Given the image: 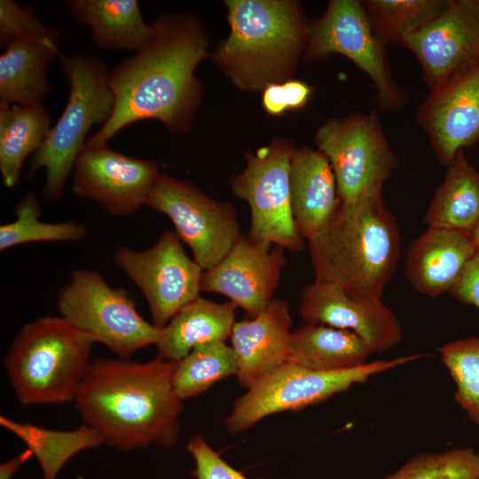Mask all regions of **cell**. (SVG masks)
Here are the masks:
<instances>
[{
  "label": "cell",
  "mask_w": 479,
  "mask_h": 479,
  "mask_svg": "<svg viewBox=\"0 0 479 479\" xmlns=\"http://www.w3.org/2000/svg\"><path fill=\"white\" fill-rule=\"evenodd\" d=\"M151 25L149 41L109 70L114 111L85 146L107 145L121 130L142 120L160 121L174 134L191 129L203 93L195 69L209 56L207 33L189 12L164 13Z\"/></svg>",
  "instance_id": "cell-1"
},
{
  "label": "cell",
  "mask_w": 479,
  "mask_h": 479,
  "mask_svg": "<svg viewBox=\"0 0 479 479\" xmlns=\"http://www.w3.org/2000/svg\"><path fill=\"white\" fill-rule=\"evenodd\" d=\"M177 361L99 357L90 361L75 402L85 424L122 451L171 448L179 438L183 400L173 378Z\"/></svg>",
  "instance_id": "cell-2"
},
{
  "label": "cell",
  "mask_w": 479,
  "mask_h": 479,
  "mask_svg": "<svg viewBox=\"0 0 479 479\" xmlns=\"http://www.w3.org/2000/svg\"><path fill=\"white\" fill-rule=\"evenodd\" d=\"M396 217L378 185L341 203L330 223L308 240L315 279L334 283L352 297L381 300L400 256Z\"/></svg>",
  "instance_id": "cell-3"
},
{
  "label": "cell",
  "mask_w": 479,
  "mask_h": 479,
  "mask_svg": "<svg viewBox=\"0 0 479 479\" xmlns=\"http://www.w3.org/2000/svg\"><path fill=\"white\" fill-rule=\"evenodd\" d=\"M230 32L211 58L236 88L263 90L292 79L310 22L294 0H226Z\"/></svg>",
  "instance_id": "cell-4"
},
{
  "label": "cell",
  "mask_w": 479,
  "mask_h": 479,
  "mask_svg": "<svg viewBox=\"0 0 479 479\" xmlns=\"http://www.w3.org/2000/svg\"><path fill=\"white\" fill-rule=\"evenodd\" d=\"M95 343L61 316L27 324L4 358L10 384L22 404H56L74 400L90 365Z\"/></svg>",
  "instance_id": "cell-5"
},
{
  "label": "cell",
  "mask_w": 479,
  "mask_h": 479,
  "mask_svg": "<svg viewBox=\"0 0 479 479\" xmlns=\"http://www.w3.org/2000/svg\"><path fill=\"white\" fill-rule=\"evenodd\" d=\"M59 61L69 83L68 100L43 144L34 153L29 171L32 176L40 169H45L43 193L51 200L61 197L90 128L94 124L102 126L114 107L109 70L101 60L74 53L60 55Z\"/></svg>",
  "instance_id": "cell-6"
},
{
  "label": "cell",
  "mask_w": 479,
  "mask_h": 479,
  "mask_svg": "<svg viewBox=\"0 0 479 479\" xmlns=\"http://www.w3.org/2000/svg\"><path fill=\"white\" fill-rule=\"evenodd\" d=\"M424 357L426 355L412 354L389 360L367 361L336 372L312 371L286 362L234 401L224 426L231 434L241 433L269 415L319 404L378 373Z\"/></svg>",
  "instance_id": "cell-7"
},
{
  "label": "cell",
  "mask_w": 479,
  "mask_h": 479,
  "mask_svg": "<svg viewBox=\"0 0 479 479\" xmlns=\"http://www.w3.org/2000/svg\"><path fill=\"white\" fill-rule=\"evenodd\" d=\"M59 314L120 358L156 345L161 327L147 322L122 287L107 284L98 272L79 269L58 295Z\"/></svg>",
  "instance_id": "cell-8"
},
{
  "label": "cell",
  "mask_w": 479,
  "mask_h": 479,
  "mask_svg": "<svg viewBox=\"0 0 479 479\" xmlns=\"http://www.w3.org/2000/svg\"><path fill=\"white\" fill-rule=\"evenodd\" d=\"M296 147L288 137H275L267 145L247 151L246 166L230 180L232 192L250 208L248 234L285 250L304 247L294 218L290 165Z\"/></svg>",
  "instance_id": "cell-9"
},
{
  "label": "cell",
  "mask_w": 479,
  "mask_h": 479,
  "mask_svg": "<svg viewBox=\"0 0 479 479\" xmlns=\"http://www.w3.org/2000/svg\"><path fill=\"white\" fill-rule=\"evenodd\" d=\"M333 53L347 57L370 77L381 109L397 111L407 103L409 95L394 79L384 44L375 35L362 2L332 0L322 17L310 22L304 59L318 60Z\"/></svg>",
  "instance_id": "cell-10"
},
{
  "label": "cell",
  "mask_w": 479,
  "mask_h": 479,
  "mask_svg": "<svg viewBox=\"0 0 479 479\" xmlns=\"http://www.w3.org/2000/svg\"><path fill=\"white\" fill-rule=\"evenodd\" d=\"M315 143L332 166L341 203L383 185L398 167L375 112L325 122L317 130Z\"/></svg>",
  "instance_id": "cell-11"
},
{
  "label": "cell",
  "mask_w": 479,
  "mask_h": 479,
  "mask_svg": "<svg viewBox=\"0 0 479 479\" xmlns=\"http://www.w3.org/2000/svg\"><path fill=\"white\" fill-rule=\"evenodd\" d=\"M146 206L167 216L204 270L216 265L240 235L235 209L214 200L192 184L160 172Z\"/></svg>",
  "instance_id": "cell-12"
},
{
  "label": "cell",
  "mask_w": 479,
  "mask_h": 479,
  "mask_svg": "<svg viewBox=\"0 0 479 479\" xmlns=\"http://www.w3.org/2000/svg\"><path fill=\"white\" fill-rule=\"evenodd\" d=\"M181 241L176 232L165 230L145 250L120 247L114 255L115 263L142 292L158 327L201 291L204 270L186 255Z\"/></svg>",
  "instance_id": "cell-13"
},
{
  "label": "cell",
  "mask_w": 479,
  "mask_h": 479,
  "mask_svg": "<svg viewBox=\"0 0 479 479\" xmlns=\"http://www.w3.org/2000/svg\"><path fill=\"white\" fill-rule=\"evenodd\" d=\"M419 60L429 92L479 64V5L451 1L435 19L402 43Z\"/></svg>",
  "instance_id": "cell-14"
},
{
  "label": "cell",
  "mask_w": 479,
  "mask_h": 479,
  "mask_svg": "<svg viewBox=\"0 0 479 479\" xmlns=\"http://www.w3.org/2000/svg\"><path fill=\"white\" fill-rule=\"evenodd\" d=\"M159 174L153 161L130 157L107 145H84L73 169L72 191L98 201L112 215H129L146 205Z\"/></svg>",
  "instance_id": "cell-15"
},
{
  "label": "cell",
  "mask_w": 479,
  "mask_h": 479,
  "mask_svg": "<svg viewBox=\"0 0 479 479\" xmlns=\"http://www.w3.org/2000/svg\"><path fill=\"white\" fill-rule=\"evenodd\" d=\"M285 264L284 248L241 234L216 265L204 271L201 291L226 296L254 318L273 299Z\"/></svg>",
  "instance_id": "cell-16"
},
{
  "label": "cell",
  "mask_w": 479,
  "mask_h": 479,
  "mask_svg": "<svg viewBox=\"0 0 479 479\" xmlns=\"http://www.w3.org/2000/svg\"><path fill=\"white\" fill-rule=\"evenodd\" d=\"M300 313L305 323L355 333L371 354L390 349L402 339L397 318L381 300L352 297L334 283L315 279L307 284L301 294Z\"/></svg>",
  "instance_id": "cell-17"
},
{
  "label": "cell",
  "mask_w": 479,
  "mask_h": 479,
  "mask_svg": "<svg viewBox=\"0 0 479 479\" xmlns=\"http://www.w3.org/2000/svg\"><path fill=\"white\" fill-rule=\"evenodd\" d=\"M417 119L444 165L474 144L479 138V64L430 92Z\"/></svg>",
  "instance_id": "cell-18"
},
{
  "label": "cell",
  "mask_w": 479,
  "mask_h": 479,
  "mask_svg": "<svg viewBox=\"0 0 479 479\" xmlns=\"http://www.w3.org/2000/svg\"><path fill=\"white\" fill-rule=\"evenodd\" d=\"M291 326L288 302L274 298L257 316L235 322L230 338L242 387L247 389L287 361Z\"/></svg>",
  "instance_id": "cell-19"
},
{
  "label": "cell",
  "mask_w": 479,
  "mask_h": 479,
  "mask_svg": "<svg viewBox=\"0 0 479 479\" xmlns=\"http://www.w3.org/2000/svg\"><path fill=\"white\" fill-rule=\"evenodd\" d=\"M476 253L469 233L428 227L408 247L404 275L418 292L436 297L450 291Z\"/></svg>",
  "instance_id": "cell-20"
},
{
  "label": "cell",
  "mask_w": 479,
  "mask_h": 479,
  "mask_svg": "<svg viewBox=\"0 0 479 479\" xmlns=\"http://www.w3.org/2000/svg\"><path fill=\"white\" fill-rule=\"evenodd\" d=\"M290 190L296 227L303 240H309L326 228L341 205L326 156L308 146L296 148L290 165Z\"/></svg>",
  "instance_id": "cell-21"
},
{
  "label": "cell",
  "mask_w": 479,
  "mask_h": 479,
  "mask_svg": "<svg viewBox=\"0 0 479 479\" xmlns=\"http://www.w3.org/2000/svg\"><path fill=\"white\" fill-rule=\"evenodd\" d=\"M59 38L53 29L45 36L21 37L4 47L0 56V105H41L51 90L48 66L61 55Z\"/></svg>",
  "instance_id": "cell-22"
},
{
  "label": "cell",
  "mask_w": 479,
  "mask_h": 479,
  "mask_svg": "<svg viewBox=\"0 0 479 479\" xmlns=\"http://www.w3.org/2000/svg\"><path fill=\"white\" fill-rule=\"evenodd\" d=\"M236 308L231 302H216L198 297L161 327L157 355L178 362L200 345L225 342L236 322Z\"/></svg>",
  "instance_id": "cell-23"
},
{
  "label": "cell",
  "mask_w": 479,
  "mask_h": 479,
  "mask_svg": "<svg viewBox=\"0 0 479 479\" xmlns=\"http://www.w3.org/2000/svg\"><path fill=\"white\" fill-rule=\"evenodd\" d=\"M370 354L351 331L305 323L291 334L287 362L312 371L336 372L366 363Z\"/></svg>",
  "instance_id": "cell-24"
},
{
  "label": "cell",
  "mask_w": 479,
  "mask_h": 479,
  "mask_svg": "<svg viewBox=\"0 0 479 479\" xmlns=\"http://www.w3.org/2000/svg\"><path fill=\"white\" fill-rule=\"evenodd\" d=\"M75 20L90 27L100 49L140 50L150 39L147 25L136 0H73L68 3Z\"/></svg>",
  "instance_id": "cell-25"
},
{
  "label": "cell",
  "mask_w": 479,
  "mask_h": 479,
  "mask_svg": "<svg viewBox=\"0 0 479 479\" xmlns=\"http://www.w3.org/2000/svg\"><path fill=\"white\" fill-rule=\"evenodd\" d=\"M447 166L444 179L431 200L424 222L428 227L469 233L479 220V172L463 150Z\"/></svg>",
  "instance_id": "cell-26"
},
{
  "label": "cell",
  "mask_w": 479,
  "mask_h": 479,
  "mask_svg": "<svg viewBox=\"0 0 479 479\" xmlns=\"http://www.w3.org/2000/svg\"><path fill=\"white\" fill-rule=\"evenodd\" d=\"M51 119L41 105H0V173L7 188L19 182L26 158L43 144Z\"/></svg>",
  "instance_id": "cell-27"
},
{
  "label": "cell",
  "mask_w": 479,
  "mask_h": 479,
  "mask_svg": "<svg viewBox=\"0 0 479 479\" xmlns=\"http://www.w3.org/2000/svg\"><path fill=\"white\" fill-rule=\"evenodd\" d=\"M0 425L31 451L40 465L43 479H56L62 467L73 456L105 443L100 433L87 424L74 430L59 431L1 415Z\"/></svg>",
  "instance_id": "cell-28"
},
{
  "label": "cell",
  "mask_w": 479,
  "mask_h": 479,
  "mask_svg": "<svg viewBox=\"0 0 479 479\" xmlns=\"http://www.w3.org/2000/svg\"><path fill=\"white\" fill-rule=\"evenodd\" d=\"M448 0H366L362 4L373 30L383 43H397L438 16Z\"/></svg>",
  "instance_id": "cell-29"
},
{
  "label": "cell",
  "mask_w": 479,
  "mask_h": 479,
  "mask_svg": "<svg viewBox=\"0 0 479 479\" xmlns=\"http://www.w3.org/2000/svg\"><path fill=\"white\" fill-rule=\"evenodd\" d=\"M236 355L225 342L200 345L177 362L173 384L177 395L182 399L194 397L216 382L236 375Z\"/></svg>",
  "instance_id": "cell-30"
},
{
  "label": "cell",
  "mask_w": 479,
  "mask_h": 479,
  "mask_svg": "<svg viewBox=\"0 0 479 479\" xmlns=\"http://www.w3.org/2000/svg\"><path fill=\"white\" fill-rule=\"evenodd\" d=\"M16 219L0 226V249L5 250L29 242L75 241L82 240L86 227L72 222L40 221V205L35 194L27 195L16 207Z\"/></svg>",
  "instance_id": "cell-31"
},
{
  "label": "cell",
  "mask_w": 479,
  "mask_h": 479,
  "mask_svg": "<svg viewBox=\"0 0 479 479\" xmlns=\"http://www.w3.org/2000/svg\"><path fill=\"white\" fill-rule=\"evenodd\" d=\"M437 351L455 383V402L479 426V337L455 340Z\"/></svg>",
  "instance_id": "cell-32"
},
{
  "label": "cell",
  "mask_w": 479,
  "mask_h": 479,
  "mask_svg": "<svg viewBox=\"0 0 479 479\" xmlns=\"http://www.w3.org/2000/svg\"><path fill=\"white\" fill-rule=\"evenodd\" d=\"M383 479H479V453L470 447L420 453Z\"/></svg>",
  "instance_id": "cell-33"
},
{
  "label": "cell",
  "mask_w": 479,
  "mask_h": 479,
  "mask_svg": "<svg viewBox=\"0 0 479 479\" xmlns=\"http://www.w3.org/2000/svg\"><path fill=\"white\" fill-rule=\"evenodd\" d=\"M51 28L41 22L29 7H21L12 0L0 1V43L5 47L25 36H45Z\"/></svg>",
  "instance_id": "cell-34"
},
{
  "label": "cell",
  "mask_w": 479,
  "mask_h": 479,
  "mask_svg": "<svg viewBox=\"0 0 479 479\" xmlns=\"http://www.w3.org/2000/svg\"><path fill=\"white\" fill-rule=\"evenodd\" d=\"M313 91L314 88L307 82L290 79L267 86L263 90L262 105L269 115L279 117L303 108Z\"/></svg>",
  "instance_id": "cell-35"
},
{
  "label": "cell",
  "mask_w": 479,
  "mask_h": 479,
  "mask_svg": "<svg viewBox=\"0 0 479 479\" xmlns=\"http://www.w3.org/2000/svg\"><path fill=\"white\" fill-rule=\"evenodd\" d=\"M187 450L194 460L196 479H248L229 465L202 436L191 437Z\"/></svg>",
  "instance_id": "cell-36"
},
{
  "label": "cell",
  "mask_w": 479,
  "mask_h": 479,
  "mask_svg": "<svg viewBox=\"0 0 479 479\" xmlns=\"http://www.w3.org/2000/svg\"><path fill=\"white\" fill-rule=\"evenodd\" d=\"M448 293L460 302L479 309V253L472 257Z\"/></svg>",
  "instance_id": "cell-37"
},
{
  "label": "cell",
  "mask_w": 479,
  "mask_h": 479,
  "mask_svg": "<svg viewBox=\"0 0 479 479\" xmlns=\"http://www.w3.org/2000/svg\"><path fill=\"white\" fill-rule=\"evenodd\" d=\"M32 456L31 451L26 449L13 459L3 463L0 467V479H11L16 470Z\"/></svg>",
  "instance_id": "cell-38"
},
{
  "label": "cell",
  "mask_w": 479,
  "mask_h": 479,
  "mask_svg": "<svg viewBox=\"0 0 479 479\" xmlns=\"http://www.w3.org/2000/svg\"><path fill=\"white\" fill-rule=\"evenodd\" d=\"M473 244L477 253H479V220L469 232Z\"/></svg>",
  "instance_id": "cell-39"
},
{
  "label": "cell",
  "mask_w": 479,
  "mask_h": 479,
  "mask_svg": "<svg viewBox=\"0 0 479 479\" xmlns=\"http://www.w3.org/2000/svg\"><path fill=\"white\" fill-rule=\"evenodd\" d=\"M476 2H477V4H478V5H479V0H476Z\"/></svg>",
  "instance_id": "cell-40"
}]
</instances>
